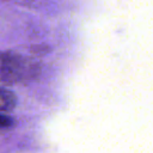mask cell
I'll return each instance as SVG.
<instances>
[{
    "mask_svg": "<svg viewBox=\"0 0 153 153\" xmlns=\"http://www.w3.org/2000/svg\"><path fill=\"white\" fill-rule=\"evenodd\" d=\"M14 121L12 120V117L0 112V129H5V128H10L11 126H13Z\"/></svg>",
    "mask_w": 153,
    "mask_h": 153,
    "instance_id": "3",
    "label": "cell"
},
{
    "mask_svg": "<svg viewBox=\"0 0 153 153\" xmlns=\"http://www.w3.org/2000/svg\"><path fill=\"white\" fill-rule=\"evenodd\" d=\"M41 63L17 51H0V86L27 84L41 74Z\"/></svg>",
    "mask_w": 153,
    "mask_h": 153,
    "instance_id": "1",
    "label": "cell"
},
{
    "mask_svg": "<svg viewBox=\"0 0 153 153\" xmlns=\"http://www.w3.org/2000/svg\"><path fill=\"white\" fill-rule=\"evenodd\" d=\"M17 105L16 94L6 87L0 86V112H11Z\"/></svg>",
    "mask_w": 153,
    "mask_h": 153,
    "instance_id": "2",
    "label": "cell"
}]
</instances>
